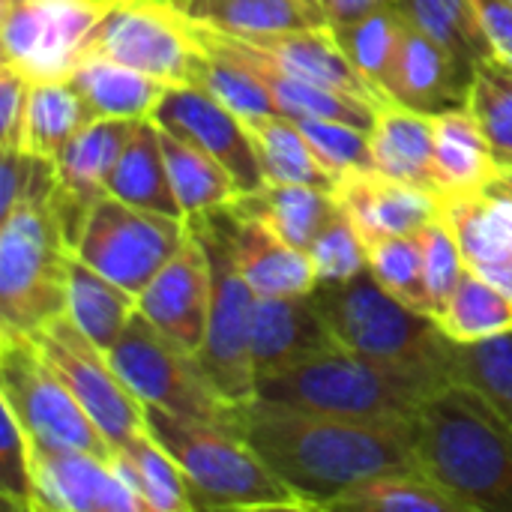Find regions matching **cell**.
Listing matches in <instances>:
<instances>
[{
	"mask_svg": "<svg viewBox=\"0 0 512 512\" xmlns=\"http://www.w3.org/2000/svg\"><path fill=\"white\" fill-rule=\"evenodd\" d=\"M234 432L312 510L381 474L417 471L411 426L363 423L252 399L237 408Z\"/></svg>",
	"mask_w": 512,
	"mask_h": 512,
	"instance_id": "obj_1",
	"label": "cell"
},
{
	"mask_svg": "<svg viewBox=\"0 0 512 512\" xmlns=\"http://www.w3.org/2000/svg\"><path fill=\"white\" fill-rule=\"evenodd\" d=\"M414 465L465 512H512V429L474 387L453 381L411 420Z\"/></svg>",
	"mask_w": 512,
	"mask_h": 512,
	"instance_id": "obj_2",
	"label": "cell"
},
{
	"mask_svg": "<svg viewBox=\"0 0 512 512\" xmlns=\"http://www.w3.org/2000/svg\"><path fill=\"white\" fill-rule=\"evenodd\" d=\"M438 390L441 384L423 375L336 345L291 369L261 375L255 399L345 420L411 426L420 405Z\"/></svg>",
	"mask_w": 512,
	"mask_h": 512,
	"instance_id": "obj_3",
	"label": "cell"
},
{
	"mask_svg": "<svg viewBox=\"0 0 512 512\" xmlns=\"http://www.w3.org/2000/svg\"><path fill=\"white\" fill-rule=\"evenodd\" d=\"M315 300L342 348L423 375L441 387L456 381L459 342L447 336L435 315L396 300L372 270L345 282H318Z\"/></svg>",
	"mask_w": 512,
	"mask_h": 512,
	"instance_id": "obj_4",
	"label": "cell"
},
{
	"mask_svg": "<svg viewBox=\"0 0 512 512\" xmlns=\"http://www.w3.org/2000/svg\"><path fill=\"white\" fill-rule=\"evenodd\" d=\"M150 435L177 459L192 510H312L231 429L144 405Z\"/></svg>",
	"mask_w": 512,
	"mask_h": 512,
	"instance_id": "obj_5",
	"label": "cell"
},
{
	"mask_svg": "<svg viewBox=\"0 0 512 512\" xmlns=\"http://www.w3.org/2000/svg\"><path fill=\"white\" fill-rule=\"evenodd\" d=\"M72 258L48 201H27L0 222V333L36 336L66 315Z\"/></svg>",
	"mask_w": 512,
	"mask_h": 512,
	"instance_id": "obj_6",
	"label": "cell"
},
{
	"mask_svg": "<svg viewBox=\"0 0 512 512\" xmlns=\"http://www.w3.org/2000/svg\"><path fill=\"white\" fill-rule=\"evenodd\" d=\"M204 240L213 270V306L204 345L195 360L210 387L234 408L255 399V363H252V306L255 291L240 276L228 237L213 213L186 219Z\"/></svg>",
	"mask_w": 512,
	"mask_h": 512,
	"instance_id": "obj_7",
	"label": "cell"
},
{
	"mask_svg": "<svg viewBox=\"0 0 512 512\" xmlns=\"http://www.w3.org/2000/svg\"><path fill=\"white\" fill-rule=\"evenodd\" d=\"M0 402H6L36 447L108 456L111 444L48 366L33 336L0 333Z\"/></svg>",
	"mask_w": 512,
	"mask_h": 512,
	"instance_id": "obj_8",
	"label": "cell"
},
{
	"mask_svg": "<svg viewBox=\"0 0 512 512\" xmlns=\"http://www.w3.org/2000/svg\"><path fill=\"white\" fill-rule=\"evenodd\" d=\"M81 57H108L162 84H195L204 45L174 0H111Z\"/></svg>",
	"mask_w": 512,
	"mask_h": 512,
	"instance_id": "obj_9",
	"label": "cell"
},
{
	"mask_svg": "<svg viewBox=\"0 0 512 512\" xmlns=\"http://www.w3.org/2000/svg\"><path fill=\"white\" fill-rule=\"evenodd\" d=\"M108 357L141 405L234 429L237 408L210 387L195 354L159 333L141 312H135Z\"/></svg>",
	"mask_w": 512,
	"mask_h": 512,
	"instance_id": "obj_10",
	"label": "cell"
},
{
	"mask_svg": "<svg viewBox=\"0 0 512 512\" xmlns=\"http://www.w3.org/2000/svg\"><path fill=\"white\" fill-rule=\"evenodd\" d=\"M186 234L189 222L183 216L153 213L102 195L84 219L75 258L138 297L183 246Z\"/></svg>",
	"mask_w": 512,
	"mask_h": 512,
	"instance_id": "obj_11",
	"label": "cell"
},
{
	"mask_svg": "<svg viewBox=\"0 0 512 512\" xmlns=\"http://www.w3.org/2000/svg\"><path fill=\"white\" fill-rule=\"evenodd\" d=\"M33 339L48 366L60 375V381L81 402L87 417L102 429L111 447H123L126 441L147 432L144 405L117 375L108 351L93 345L69 315L51 321Z\"/></svg>",
	"mask_w": 512,
	"mask_h": 512,
	"instance_id": "obj_12",
	"label": "cell"
},
{
	"mask_svg": "<svg viewBox=\"0 0 512 512\" xmlns=\"http://www.w3.org/2000/svg\"><path fill=\"white\" fill-rule=\"evenodd\" d=\"M111 0H0V51L33 78H66Z\"/></svg>",
	"mask_w": 512,
	"mask_h": 512,
	"instance_id": "obj_13",
	"label": "cell"
},
{
	"mask_svg": "<svg viewBox=\"0 0 512 512\" xmlns=\"http://www.w3.org/2000/svg\"><path fill=\"white\" fill-rule=\"evenodd\" d=\"M153 120L162 129L216 156L231 171L240 192H255L258 186H264V174L246 120L228 105H222L216 96H210L204 87L168 84L153 111Z\"/></svg>",
	"mask_w": 512,
	"mask_h": 512,
	"instance_id": "obj_14",
	"label": "cell"
},
{
	"mask_svg": "<svg viewBox=\"0 0 512 512\" xmlns=\"http://www.w3.org/2000/svg\"><path fill=\"white\" fill-rule=\"evenodd\" d=\"M213 306V270L201 234L189 225L183 246L138 294V312L171 342L198 354Z\"/></svg>",
	"mask_w": 512,
	"mask_h": 512,
	"instance_id": "obj_15",
	"label": "cell"
},
{
	"mask_svg": "<svg viewBox=\"0 0 512 512\" xmlns=\"http://www.w3.org/2000/svg\"><path fill=\"white\" fill-rule=\"evenodd\" d=\"M138 120H120V117H96L90 126H84L72 144L57 159V183L48 198V207L54 210L57 222L63 225L72 249L84 228L87 213L93 204L108 195V177L114 171V162L120 159L126 141L132 138Z\"/></svg>",
	"mask_w": 512,
	"mask_h": 512,
	"instance_id": "obj_16",
	"label": "cell"
},
{
	"mask_svg": "<svg viewBox=\"0 0 512 512\" xmlns=\"http://www.w3.org/2000/svg\"><path fill=\"white\" fill-rule=\"evenodd\" d=\"M333 198L369 243L393 234H417L441 219L444 192L396 180L378 168H354L336 177Z\"/></svg>",
	"mask_w": 512,
	"mask_h": 512,
	"instance_id": "obj_17",
	"label": "cell"
},
{
	"mask_svg": "<svg viewBox=\"0 0 512 512\" xmlns=\"http://www.w3.org/2000/svg\"><path fill=\"white\" fill-rule=\"evenodd\" d=\"M210 213L222 225L234 264L255 291V297H300L315 291L318 276L309 252L291 246L264 219L234 204Z\"/></svg>",
	"mask_w": 512,
	"mask_h": 512,
	"instance_id": "obj_18",
	"label": "cell"
},
{
	"mask_svg": "<svg viewBox=\"0 0 512 512\" xmlns=\"http://www.w3.org/2000/svg\"><path fill=\"white\" fill-rule=\"evenodd\" d=\"M33 468L39 512H147L108 456L33 444Z\"/></svg>",
	"mask_w": 512,
	"mask_h": 512,
	"instance_id": "obj_19",
	"label": "cell"
},
{
	"mask_svg": "<svg viewBox=\"0 0 512 512\" xmlns=\"http://www.w3.org/2000/svg\"><path fill=\"white\" fill-rule=\"evenodd\" d=\"M471 78L474 72H468L441 42L405 21L384 93L414 111L444 114L465 108Z\"/></svg>",
	"mask_w": 512,
	"mask_h": 512,
	"instance_id": "obj_20",
	"label": "cell"
},
{
	"mask_svg": "<svg viewBox=\"0 0 512 512\" xmlns=\"http://www.w3.org/2000/svg\"><path fill=\"white\" fill-rule=\"evenodd\" d=\"M336 336L315 300L300 297H255L252 306V363L255 384L261 375L291 369L315 354L336 348Z\"/></svg>",
	"mask_w": 512,
	"mask_h": 512,
	"instance_id": "obj_21",
	"label": "cell"
},
{
	"mask_svg": "<svg viewBox=\"0 0 512 512\" xmlns=\"http://www.w3.org/2000/svg\"><path fill=\"white\" fill-rule=\"evenodd\" d=\"M237 36V33H231ZM243 42H249L255 51H261L270 63H276L279 69L348 93L354 99H363L369 105H381L387 102V96L381 90H375L348 60V54L342 51L333 27H309V30H288V33H267V36H240Z\"/></svg>",
	"mask_w": 512,
	"mask_h": 512,
	"instance_id": "obj_22",
	"label": "cell"
},
{
	"mask_svg": "<svg viewBox=\"0 0 512 512\" xmlns=\"http://www.w3.org/2000/svg\"><path fill=\"white\" fill-rule=\"evenodd\" d=\"M369 144L378 171L441 192L435 177V114L387 99L375 108Z\"/></svg>",
	"mask_w": 512,
	"mask_h": 512,
	"instance_id": "obj_23",
	"label": "cell"
},
{
	"mask_svg": "<svg viewBox=\"0 0 512 512\" xmlns=\"http://www.w3.org/2000/svg\"><path fill=\"white\" fill-rule=\"evenodd\" d=\"M441 219L453 228L474 273L512 261V195L489 186L477 192H444Z\"/></svg>",
	"mask_w": 512,
	"mask_h": 512,
	"instance_id": "obj_24",
	"label": "cell"
},
{
	"mask_svg": "<svg viewBox=\"0 0 512 512\" xmlns=\"http://www.w3.org/2000/svg\"><path fill=\"white\" fill-rule=\"evenodd\" d=\"M501 171L489 138L468 108L435 114V177L441 192L489 189Z\"/></svg>",
	"mask_w": 512,
	"mask_h": 512,
	"instance_id": "obj_25",
	"label": "cell"
},
{
	"mask_svg": "<svg viewBox=\"0 0 512 512\" xmlns=\"http://www.w3.org/2000/svg\"><path fill=\"white\" fill-rule=\"evenodd\" d=\"M108 195H114L126 204L153 210V213L183 216V210L174 198V189H171L159 123L153 117H144L135 123L132 138L126 141V147L108 177Z\"/></svg>",
	"mask_w": 512,
	"mask_h": 512,
	"instance_id": "obj_26",
	"label": "cell"
},
{
	"mask_svg": "<svg viewBox=\"0 0 512 512\" xmlns=\"http://www.w3.org/2000/svg\"><path fill=\"white\" fill-rule=\"evenodd\" d=\"M96 117L144 120L153 117L168 84L108 57H81L66 75Z\"/></svg>",
	"mask_w": 512,
	"mask_h": 512,
	"instance_id": "obj_27",
	"label": "cell"
},
{
	"mask_svg": "<svg viewBox=\"0 0 512 512\" xmlns=\"http://www.w3.org/2000/svg\"><path fill=\"white\" fill-rule=\"evenodd\" d=\"M234 207L264 219L291 246L309 252L315 237L339 213L333 192L303 183H264L255 192H243Z\"/></svg>",
	"mask_w": 512,
	"mask_h": 512,
	"instance_id": "obj_28",
	"label": "cell"
},
{
	"mask_svg": "<svg viewBox=\"0 0 512 512\" xmlns=\"http://www.w3.org/2000/svg\"><path fill=\"white\" fill-rule=\"evenodd\" d=\"M93 120L96 114L69 78H33L21 150L57 162L72 138Z\"/></svg>",
	"mask_w": 512,
	"mask_h": 512,
	"instance_id": "obj_29",
	"label": "cell"
},
{
	"mask_svg": "<svg viewBox=\"0 0 512 512\" xmlns=\"http://www.w3.org/2000/svg\"><path fill=\"white\" fill-rule=\"evenodd\" d=\"M159 135H162V153H165L171 189L186 219L228 207L243 195L231 171L216 156H210L198 144L162 126H159Z\"/></svg>",
	"mask_w": 512,
	"mask_h": 512,
	"instance_id": "obj_30",
	"label": "cell"
},
{
	"mask_svg": "<svg viewBox=\"0 0 512 512\" xmlns=\"http://www.w3.org/2000/svg\"><path fill=\"white\" fill-rule=\"evenodd\" d=\"M180 6L195 21L237 36H267L330 24L318 0H186Z\"/></svg>",
	"mask_w": 512,
	"mask_h": 512,
	"instance_id": "obj_31",
	"label": "cell"
},
{
	"mask_svg": "<svg viewBox=\"0 0 512 512\" xmlns=\"http://www.w3.org/2000/svg\"><path fill=\"white\" fill-rule=\"evenodd\" d=\"M246 129L252 135L264 183H303L333 192L336 177L315 156L312 144L306 141L294 117L285 114L249 117Z\"/></svg>",
	"mask_w": 512,
	"mask_h": 512,
	"instance_id": "obj_32",
	"label": "cell"
},
{
	"mask_svg": "<svg viewBox=\"0 0 512 512\" xmlns=\"http://www.w3.org/2000/svg\"><path fill=\"white\" fill-rule=\"evenodd\" d=\"M138 312V297L120 288L117 282L105 279L93 267H87L81 258H72L69 267V297H66V315L75 321V327L102 351H111L129 321Z\"/></svg>",
	"mask_w": 512,
	"mask_h": 512,
	"instance_id": "obj_33",
	"label": "cell"
},
{
	"mask_svg": "<svg viewBox=\"0 0 512 512\" xmlns=\"http://www.w3.org/2000/svg\"><path fill=\"white\" fill-rule=\"evenodd\" d=\"M399 15L441 42L468 72L483 57H492V45L480 27L471 0H393Z\"/></svg>",
	"mask_w": 512,
	"mask_h": 512,
	"instance_id": "obj_34",
	"label": "cell"
},
{
	"mask_svg": "<svg viewBox=\"0 0 512 512\" xmlns=\"http://www.w3.org/2000/svg\"><path fill=\"white\" fill-rule=\"evenodd\" d=\"M324 510L348 512H465L444 489H438L420 471L381 474L351 486L333 498Z\"/></svg>",
	"mask_w": 512,
	"mask_h": 512,
	"instance_id": "obj_35",
	"label": "cell"
},
{
	"mask_svg": "<svg viewBox=\"0 0 512 512\" xmlns=\"http://www.w3.org/2000/svg\"><path fill=\"white\" fill-rule=\"evenodd\" d=\"M342 51L348 54V60L354 63V69L375 87L384 93L396 48H399V36L405 27V18L399 15L396 3L372 9L354 21H339L330 24ZM387 96V93H384Z\"/></svg>",
	"mask_w": 512,
	"mask_h": 512,
	"instance_id": "obj_36",
	"label": "cell"
},
{
	"mask_svg": "<svg viewBox=\"0 0 512 512\" xmlns=\"http://www.w3.org/2000/svg\"><path fill=\"white\" fill-rule=\"evenodd\" d=\"M441 327L459 345L492 339L512 330V300L468 267L441 315Z\"/></svg>",
	"mask_w": 512,
	"mask_h": 512,
	"instance_id": "obj_37",
	"label": "cell"
},
{
	"mask_svg": "<svg viewBox=\"0 0 512 512\" xmlns=\"http://www.w3.org/2000/svg\"><path fill=\"white\" fill-rule=\"evenodd\" d=\"M465 108L480 123L489 138L501 168H512V66L492 57H483L474 66Z\"/></svg>",
	"mask_w": 512,
	"mask_h": 512,
	"instance_id": "obj_38",
	"label": "cell"
},
{
	"mask_svg": "<svg viewBox=\"0 0 512 512\" xmlns=\"http://www.w3.org/2000/svg\"><path fill=\"white\" fill-rule=\"evenodd\" d=\"M369 270L381 282L384 291H390L396 300L408 303L417 312L435 315L432 297L426 288V270H423V243L417 234H393L381 240H369Z\"/></svg>",
	"mask_w": 512,
	"mask_h": 512,
	"instance_id": "obj_39",
	"label": "cell"
},
{
	"mask_svg": "<svg viewBox=\"0 0 512 512\" xmlns=\"http://www.w3.org/2000/svg\"><path fill=\"white\" fill-rule=\"evenodd\" d=\"M195 30V27H192ZM198 36V33H195ZM204 45V57L195 75V84L204 87L210 96H216L222 105H228L231 111H237L243 120L249 117H264V114H279L273 96L267 93V87L252 75V69H246L240 60L228 57L225 51L207 45L204 39H198Z\"/></svg>",
	"mask_w": 512,
	"mask_h": 512,
	"instance_id": "obj_40",
	"label": "cell"
},
{
	"mask_svg": "<svg viewBox=\"0 0 512 512\" xmlns=\"http://www.w3.org/2000/svg\"><path fill=\"white\" fill-rule=\"evenodd\" d=\"M456 381L483 393L512 429V330L483 342L459 345Z\"/></svg>",
	"mask_w": 512,
	"mask_h": 512,
	"instance_id": "obj_41",
	"label": "cell"
},
{
	"mask_svg": "<svg viewBox=\"0 0 512 512\" xmlns=\"http://www.w3.org/2000/svg\"><path fill=\"white\" fill-rule=\"evenodd\" d=\"M120 450L132 459L138 480H141V498L150 512H189L192 495L189 483L177 465V459L150 435V429L132 441H126Z\"/></svg>",
	"mask_w": 512,
	"mask_h": 512,
	"instance_id": "obj_42",
	"label": "cell"
},
{
	"mask_svg": "<svg viewBox=\"0 0 512 512\" xmlns=\"http://www.w3.org/2000/svg\"><path fill=\"white\" fill-rule=\"evenodd\" d=\"M0 498L9 510L39 512L33 438L6 402H0Z\"/></svg>",
	"mask_w": 512,
	"mask_h": 512,
	"instance_id": "obj_43",
	"label": "cell"
},
{
	"mask_svg": "<svg viewBox=\"0 0 512 512\" xmlns=\"http://www.w3.org/2000/svg\"><path fill=\"white\" fill-rule=\"evenodd\" d=\"M297 126L333 177H342L354 168H375L366 126L330 117H297Z\"/></svg>",
	"mask_w": 512,
	"mask_h": 512,
	"instance_id": "obj_44",
	"label": "cell"
},
{
	"mask_svg": "<svg viewBox=\"0 0 512 512\" xmlns=\"http://www.w3.org/2000/svg\"><path fill=\"white\" fill-rule=\"evenodd\" d=\"M318 282H345L369 270V249L354 222L339 210L309 249Z\"/></svg>",
	"mask_w": 512,
	"mask_h": 512,
	"instance_id": "obj_45",
	"label": "cell"
},
{
	"mask_svg": "<svg viewBox=\"0 0 512 512\" xmlns=\"http://www.w3.org/2000/svg\"><path fill=\"white\" fill-rule=\"evenodd\" d=\"M420 243H423V270H426V288L432 297V309L435 318L441 321L453 291L459 288L468 261L459 249V240L453 234V228L444 219H435L432 225H426L420 231Z\"/></svg>",
	"mask_w": 512,
	"mask_h": 512,
	"instance_id": "obj_46",
	"label": "cell"
},
{
	"mask_svg": "<svg viewBox=\"0 0 512 512\" xmlns=\"http://www.w3.org/2000/svg\"><path fill=\"white\" fill-rule=\"evenodd\" d=\"M33 75L12 60H0V150L21 147Z\"/></svg>",
	"mask_w": 512,
	"mask_h": 512,
	"instance_id": "obj_47",
	"label": "cell"
},
{
	"mask_svg": "<svg viewBox=\"0 0 512 512\" xmlns=\"http://www.w3.org/2000/svg\"><path fill=\"white\" fill-rule=\"evenodd\" d=\"M492 54L512 66V0H471Z\"/></svg>",
	"mask_w": 512,
	"mask_h": 512,
	"instance_id": "obj_48",
	"label": "cell"
},
{
	"mask_svg": "<svg viewBox=\"0 0 512 512\" xmlns=\"http://www.w3.org/2000/svg\"><path fill=\"white\" fill-rule=\"evenodd\" d=\"M321 9L327 12L330 24H339V21H354L372 9H381V6H390L393 0H318Z\"/></svg>",
	"mask_w": 512,
	"mask_h": 512,
	"instance_id": "obj_49",
	"label": "cell"
},
{
	"mask_svg": "<svg viewBox=\"0 0 512 512\" xmlns=\"http://www.w3.org/2000/svg\"><path fill=\"white\" fill-rule=\"evenodd\" d=\"M495 186L512 195V168H504V171H501V177H498V183H495Z\"/></svg>",
	"mask_w": 512,
	"mask_h": 512,
	"instance_id": "obj_50",
	"label": "cell"
},
{
	"mask_svg": "<svg viewBox=\"0 0 512 512\" xmlns=\"http://www.w3.org/2000/svg\"><path fill=\"white\" fill-rule=\"evenodd\" d=\"M174 3H186V0H174Z\"/></svg>",
	"mask_w": 512,
	"mask_h": 512,
	"instance_id": "obj_51",
	"label": "cell"
}]
</instances>
